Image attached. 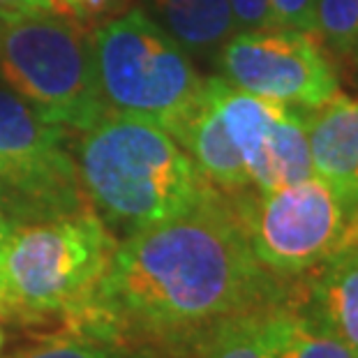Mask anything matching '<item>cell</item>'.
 Returning <instances> with one entry per match:
<instances>
[{
	"mask_svg": "<svg viewBox=\"0 0 358 358\" xmlns=\"http://www.w3.org/2000/svg\"><path fill=\"white\" fill-rule=\"evenodd\" d=\"M280 299L231 196L213 187L185 213L116 243L95 289L65 322L70 333L132 354H178L224 319Z\"/></svg>",
	"mask_w": 358,
	"mask_h": 358,
	"instance_id": "cell-1",
	"label": "cell"
},
{
	"mask_svg": "<svg viewBox=\"0 0 358 358\" xmlns=\"http://www.w3.org/2000/svg\"><path fill=\"white\" fill-rule=\"evenodd\" d=\"M74 159L83 192L111 234L164 222L213 189L169 132L123 113L109 111L83 129Z\"/></svg>",
	"mask_w": 358,
	"mask_h": 358,
	"instance_id": "cell-2",
	"label": "cell"
},
{
	"mask_svg": "<svg viewBox=\"0 0 358 358\" xmlns=\"http://www.w3.org/2000/svg\"><path fill=\"white\" fill-rule=\"evenodd\" d=\"M93 208L14 224L0 241V296L10 315L77 312L116 248Z\"/></svg>",
	"mask_w": 358,
	"mask_h": 358,
	"instance_id": "cell-3",
	"label": "cell"
},
{
	"mask_svg": "<svg viewBox=\"0 0 358 358\" xmlns=\"http://www.w3.org/2000/svg\"><path fill=\"white\" fill-rule=\"evenodd\" d=\"M0 83L74 132L109 113L95 77L93 30L60 14L0 12Z\"/></svg>",
	"mask_w": 358,
	"mask_h": 358,
	"instance_id": "cell-4",
	"label": "cell"
},
{
	"mask_svg": "<svg viewBox=\"0 0 358 358\" xmlns=\"http://www.w3.org/2000/svg\"><path fill=\"white\" fill-rule=\"evenodd\" d=\"M93 60L106 109L169 134L203 93L187 51L139 7L93 28Z\"/></svg>",
	"mask_w": 358,
	"mask_h": 358,
	"instance_id": "cell-5",
	"label": "cell"
},
{
	"mask_svg": "<svg viewBox=\"0 0 358 358\" xmlns=\"http://www.w3.org/2000/svg\"><path fill=\"white\" fill-rule=\"evenodd\" d=\"M0 194L14 224L93 208L81 187L70 129L44 120L0 83Z\"/></svg>",
	"mask_w": 358,
	"mask_h": 358,
	"instance_id": "cell-6",
	"label": "cell"
},
{
	"mask_svg": "<svg viewBox=\"0 0 358 358\" xmlns=\"http://www.w3.org/2000/svg\"><path fill=\"white\" fill-rule=\"evenodd\" d=\"M257 262L273 275H301L326 262L347 238L352 215L317 176L271 192L231 196Z\"/></svg>",
	"mask_w": 358,
	"mask_h": 358,
	"instance_id": "cell-7",
	"label": "cell"
},
{
	"mask_svg": "<svg viewBox=\"0 0 358 358\" xmlns=\"http://www.w3.org/2000/svg\"><path fill=\"white\" fill-rule=\"evenodd\" d=\"M215 60L231 86L294 109H315L340 90L329 53L315 35L301 30L234 33Z\"/></svg>",
	"mask_w": 358,
	"mask_h": 358,
	"instance_id": "cell-8",
	"label": "cell"
},
{
	"mask_svg": "<svg viewBox=\"0 0 358 358\" xmlns=\"http://www.w3.org/2000/svg\"><path fill=\"white\" fill-rule=\"evenodd\" d=\"M312 169L358 217V100L335 93L324 104L303 111Z\"/></svg>",
	"mask_w": 358,
	"mask_h": 358,
	"instance_id": "cell-9",
	"label": "cell"
},
{
	"mask_svg": "<svg viewBox=\"0 0 358 358\" xmlns=\"http://www.w3.org/2000/svg\"><path fill=\"white\" fill-rule=\"evenodd\" d=\"M306 317L358 354V217L340 248L319 264Z\"/></svg>",
	"mask_w": 358,
	"mask_h": 358,
	"instance_id": "cell-10",
	"label": "cell"
},
{
	"mask_svg": "<svg viewBox=\"0 0 358 358\" xmlns=\"http://www.w3.org/2000/svg\"><path fill=\"white\" fill-rule=\"evenodd\" d=\"M171 136L192 157L203 178L222 194L236 196L245 189H252V180L248 176L243 157L229 141L215 106L206 95V81L199 102L182 118V123L173 129Z\"/></svg>",
	"mask_w": 358,
	"mask_h": 358,
	"instance_id": "cell-11",
	"label": "cell"
},
{
	"mask_svg": "<svg viewBox=\"0 0 358 358\" xmlns=\"http://www.w3.org/2000/svg\"><path fill=\"white\" fill-rule=\"evenodd\" d=\"M143 7L187 56L215 58L236 33L229 0H143Z\"/></svg>",
	"mask_w": 358,
	"mask_h": 358,
	"instance_id": "cell-12",
	"label": "cell"
},
{
	"mask_svg": "<svg viewBox=\"0 0 358 358\" xmlns=\"http://www.w3.org/2000/svg\"><path fill=\"white\" fill-rule=\"evenodd\" d=\"M278 310L280 303L220 322L194 347L199 358H275Z\"/></svg>",
	"mask_w": 358,
	"mask_h": 358,
	"instance_id": "cell-13",
	"label": "cell"
},
{
	"mask_svg": "<svg viewBox=\"0 0 358 358\" xmlns=\"http://www.w3.org/2000/svg\"><path fill=\"white\" fill-rule=\"evenodd\" d=\"M315 176L308 143V129L303 109L285 106L282 116L273 127L268 150L262 166V173L255 180V189L271 192V189L294 185Z\"/></svg>",
	"mask_w": 358,
	"mask_h": 358,
	"instance_id": "cell-14",
	"label": "cell"
},
{
	"mask_svg": "<svg viewBox=\"0 0 358 358\" xmlns=\"http://www.w3.org/2000/svg\"><path fill=\"white\" fill-rule=\"evenodd\" d=\"M275 358H358V354L310 317L280 308Z\"/></svg>",
	"mask_w": 358,
	"mask_h": 358,
	"instance_id": "cell-15",
	"label": "cell"
},
{
	"mask_svg": "<svg viewBox=\"0 0 358 358\" xmlns=\"http://www.w3.org/2000/svg\"><path fill=\"white\" fill-rule=\"evenodd\" d=\"M317 35L335 56L358 67V0H317Z\"/></svg>",
	"mask_w": 358,
	"mask_h": 358,
	"instance_id": "cell-16",
	"label": "cell"
},
{
	"mask_svg": "<svg viewBox=\"0 0 358 358\" xmlns=\"http://www.w3.org/2000/svg\"><path fill=\"white\" fill-rule=\"evenodd\" d=\"M12 358H132V352L111 345V342L70 333L65 338L51 340L47 345L33 347L30 352L17 354Z\"/></svg>",
	"mask_w": 358,
	"mask_h": 358,
	"instance_id": "cell-17",
	"label": "cell"
},
{
	"mask_svg": "<svg viewBox=\"0 0 358 358\" xmlns=\"http://www.w3.org/2000/svg\"><path fill=\"white\" fill-rule=\"evenodd\" d=\"M56 3L63 17L86 28H95L102 21L123 14L129 0H56Z\"/></svg>",
	"mask_w": 358,
	"mask_h": 358,
	"instance_id": "cell-18",
	"label": "cell"
},
{
	"mask_svg": "<svg viewBox=\"0 0 358 358\" xmlns=\"http://www.w3.org/2000/svg\"><path fill=\"white\" fill-rule=\"evenodd\" d=\"M275 28L317 35V0H271Z\"/></svg>",
	"mask_w": 358,
	"mask_h": 358,
	"instance_id": "cell-19",
	"label": "cell"
},
{
	"mask_svg": "<svg viewBox=\"0 0 358 358\" xmlns=\"http://www.w3.org/2000/svg\"><path fill=\"white\" fill-rule=\"evenodd\" d=\"M229 7L236 33L275 28L271 14V0H229Z\"/></svg>",
	"mask_w": 358,
	"mask_h": 358,
	"instance_id": "cell-20",
	"label": "cell"
},
{
	"mask_svg": "<svg viewBox=\"0 0 358 358\" xmlns=\"http://www.w3.org/2000/svg\"><path fill=\"white\" fill-rule=\"evenodd\" d=\"M0 12H5V14H37V12L60 14L56 0H0ZM60 17H63V14H60Z\"/></svg>",
	"mask_w": 358,
	"mask_h": 358,
	"instance_id": "cell-21",
	"label": "cell"
},
{
	"mask_svg": "<svg viewBox=\"0 0 358 358\" xmlns=\"http://www.w3.org/2000/svg\"><path fill=\"white\" fill-rule=\"evenodd\" d=\"M12 227H14V220H12L10 210H7V206L3 201V194H0V241L12 231Z\"/></svg>",
	"mask_w": 358,
	"mask_h": 358,
	"instance_id": "cell-22",
	"label": "cell"
},
{
	"mask_svg": "<svg viewBox=\"0 0 358 358\" xmlns=\"http://www.w3.org/2000/svg\"><path fill=\"white\" fill-rule=\"evenodd\" d=\"M0 317H10V308H7V303L3 301V296H0Z\"/></svg>",
	"mask_w": 358,
	"mask_h": 358,
	"instance_id": "cell-23",
	"label": "cell"
},
{
	"mask_svg": "<svg viewBox=\"0 0 358 358\" xmlns=\"http://www.w3.org/2000/svg\"><path fill=\"white\" fill-rule=\"evenodd\" d=\"M3 340H5V335H3V329H0V347H3Z\"/></svg>",
	"mask_w": 358,
	"mask_h": 358,
	"instance_id": "cell-24",
	"label": "cell"
}]
</instances>
